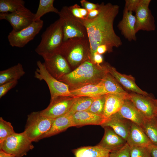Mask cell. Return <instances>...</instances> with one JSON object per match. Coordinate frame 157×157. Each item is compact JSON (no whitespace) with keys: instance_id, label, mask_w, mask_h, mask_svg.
Listing matches in <instances>:
<instances>
[{"instance_id":"cell-1","label":"cell","mask_w":157,"mask_h":157,"mask_svg":"<svg viewBox=\"0 0 157 157\" xmlns=\"http://www.w3.org/2000/svg\"><path fill=\"white\" fill-rule=\"evenodd\" d=\"M100 13L95 18L81 20L86 30L90 45L89 60H91L96 53L98 47L105 44L110 52L113 47L118 48L122 44L120 38L115 33L113 24L119 11V6L108 3L100 4Z\"/></svg>"},{"instance_id":"cell-2","label":"cell","mask_w":157,"mask_h":157,"mask_svg":"<svg viewBox=\"0 0 157 157\" xmlns=\"http://www.w3.org/2000/svg\"><path fill=\"white\" fill-rule=\"evenodd\" d=\"M107 64L98 65L87 60L58 80L68 85L70 90L89 84H98L108 73Z\"/></svg>"},{"instance_id":"cell-3","label":"cell","mask_w":157,"mask_h":157,"mask_svg":"<svg viewBox=\"0 0 157 157\" xmlns=\"http://www.w3.org/2000/svg\"><path fill=\"white\" fill-rule=\"evenodd\" d=\"M59 51L69 66L78 67L89 60L90 45L88 38H75L63 42Z\"/></svg>"},{"instance_id":"cell-4","label":"cell","mask_w":157,"mask_h":157,"mask_svg":"<svg viewBox=\"0 0 157 157\" xmlns=\"http://www.w3.org/2000/svg\"><path fill=\"white\" fill-rule=\"evenodd\" d=\"M63 38L62 24L58 19L42 33L40 42L35 51L42 57L58 51L63 42Z\"/></svg>"},{"instance_id":"cell-5","label":"cell","mask_w":157,"mask_h":157,"mask_svg":"<svg viewBox=\"0 0 157 157\" xmlns=\"http://www.w3.org/2000/svg\"><path fill=\"white\" fill-rule=\"evenodd\" d=\"M54 120L42 115L40 111L33 112L28 115L24 132L32 142H38L50 130Z\"/></svg>"},{"instance_id":"cell-6","label":"cell","mask_w":157,"mask_h":157,"mask_svg":"<svg viewBox=\"0 0 157 157\" xmlns=\"http://www.w3.org/2000/svg\"><path fill=\"white\" fill-rule=\"evenodd\" d=\"M58 15L63 29V42L75 38H88L85 26L80 19L72 14L68 6H63Z\"/></svg>"},{"instance_id":"cell-7","label":"cell","mask_w":157,"mask_h":157,"mask_svg":"<svg viewBox=\"0 0 157 157\" xmlns=\"http://www.w3.org/2000/svg\"><path fill=\"white\" fill-rule=\"evenodd\" d=\"M36 65L38 67L35 72L34 77L40 81L45 82L49 89L51 98L60 96L75 97L71 94L68 85L51 75L43 63L38 60Z\"/></svg>"},{"instance_id":"cell-8","label":"cell","mask_w":157,"mask_h":157,"mask_svg":"<svg viewBox=\"0 0 157 157\" xmlns=\"http://www.w3.org/2000/svg\"><path fill=\"white\" fill-rule=\"evenodd\" d=\"M24 132L15 133L0 143V149L13 155L22 157L34 147Z\"/></svg>"},{"instance_id":"cell-9","label":"cell","mask_w":157,"mask_h":157,"mask_svg":"<svg viewBox=\"0 0 157 157\" xmlns=\"http://www.w3.org/2000/svg\"><path fill=\"white\" fill-rule=\"evenodd\" d=\"M44 25L40 19L34 21L28 26L18 31L12 30L8 36L10 45L12 47L23 48L39 33Z\"/></svg>"},{"instance_id":"cell-10","label":"cell","mask_w":157,"mask_h":157,"mask_svg":"<svg viewBox=\"0 0 157 157\" xmlns=\"http://www.w3.org/2000/svg\"><path fill=\"white\" fill-rule=\"evenodd\" d=\"M78 97L60 96L51 98L48 106L40 111V113L44 116L55 119L67 113Z\"/></svg>"},{"instance_id":"cell-11","label":"cell","mask_w":157,"mask_h":157,"mask_svg":"<svg viewBox=\"0 0 157 157\" xmlns=\"http://www.w3.org/2000/svg\"><path fill=\"white\" fill-rule=\"evenodd\" d=\"M42 57L47 70L57 79L71 72L70 66L67 61L59 51Z\"/></svg>"},{"instance_id":"cell-12","label":"cell","mask_w":157,"mask_h":157,"mask_svg":"<svg viewBox=\"0 0 157 157\" xmlns=\"http://www.w3.org/2000/svg\"><path fill=\"white\" fill-rule=\"evenodd\" d=\"M35 14L25 8L12 13H0V19L7 21L13 30L19 31L30 25L34 21Z\"/></svg>"},{"instance_id":"cell-13","label":"cell","mask_w":157,"mask_h":157,"mask_svg":"<svg viewBox=\"0 0 157 157\" xmlns=\"http://www.w3.org/2000/svg\"><path fill=\"white\" fill-rule=\"evenodd\" d=\"M151 0H141L135 11V31H154L156 29L155 20L149 6Z\"/></svg>"},{"instance_id":"cell-14","label":"cell","mask_w":157,"mask_h":157,"mask_svg":"<svg viewBox=\"0 0 157 157\" xmlns=\"http://www.w3.org/2000/svg\"><path fill=\"white\" fill-rule=\"evenodd\" d=\"M127 99L133 103L145 118H153L157 113L154 99L149 95L144 96L136 93L129 94Z\"/></svg>"},{"instance_id":"cell-15","label":"cell","mask_w":157,"mask_h":157,"mask_svg":"<svg viewBox=\"0 0 157 157\" xmlns=\"http://www.w3.org/2000/svg\"><path fill=\"white\" fill-rule=\"evenodd\" d=\"M132 122L122 117L117 112L106 119L101 126L103 128H111L117 134L126 141Z\"/></svg>"},{"instance_id":"cell-16","label":"cell","mask_w":157,"mask_h":157,"mask_svg":"<svg viewBox=\"0 0 157 157\" xmlns=\"http://www.w3.org/2000/svg\"><path fill=\"white\" fill-rule=\"evenodd\" d=\"M136 22L135 16L132 12L124 10L122 19L118 23L117 27L125 38L130 42L137 39Z\"/></svg>"},{"instance_id":"cell-17","label":"cell","mask_w":157,"mask_h":157,"mask_svg":"<svg viewBox=\"0 0 157 157\" xmlns=\"http://www.w3.org/2000/svg\"><path fill=\"white\" fill-rule=\"evenodd\" d=\"M108 72L119 83L125 88L135 93L144 96L149 94L141 90L136 85L134 78L130 75L122 74L118 72L114 67L107 63Z\"/></svg>"},{"instance_id":"cell-18","label":"cell","mask_w":157,"mask_h":157,"mask_svg":"<svg viewBox=\"0 0 157 157\" xmlns=\"http://www.w3.org/2000/svg\"><path fill=\"white\" fill-rule=\"evenodd\" d=\"M103 128L104 134L98 145L111 152L120 149L126 144V141L117 134L111 128L109 127Z\"/></svg>"},{"instance_id":"cell-19","label":"cell","mask_w":157,"mask_h":157,"mask_svg":"<svg viewBox=\"0 0 157 157\" xmlns=\"http://www.w3.org/2000/svg\"><path fill=\"white\" fill-rule=\"evenodd\" d=\"M71 117L73 126L88 125L101 126L106 119L103 115H96L86 110L76 112Z\"/></svg>"},{"instance_id":"cell-20","label":"cell","mask_w":157,"mask_h":157,"mask_svg":"<svg viewBox=\"0 0 157 157\" xmlns=\"http://www.w3.org/2000/svg\"><path fill=\"white\" fill-rule=\"evenodd\" d=\"M126 141L130 147H148L152 144L142 129L133 122Z\"/></svg>"},{"instance_id":"cell-21","label":"cell","mask_w":157,"mask_h":157,"mask_svg":"<svg viewBox=\"0 0 157 157\" xmlns=\"http://www.w3.org/2000/svg\"><path fill=\"white\" fill-rule=\"evenodd\" d=\"M129 94H106L103 114L105 119L119 112L124 100L127 99Z\"/></svg>"},{"instance_id":"cell-22","label":"cell","mask_w":157,"mask_h":157,"mask_svg":"<svg viewBox=\"0 0 157 157\" xmlns=\"http://www.w3.org/2000/svg\"><path fill=\"white\" fill-rule=\"evenodd\" d=\"M118 113L123 117L141 126L145 118L129 100L126 99Z\"/></svg>"},{"instance_id":"cell-23","label":"cell","mask_w":157,"mask_h":157,"mask_svg":"<svg viewBox=\"0 0 157 157\" xmlns=\"http://www.w3.org/2000/svg\"><path fill=\"white\" fill-rule=\"evenodd\" d=\"M71 94L75 97H85L96 98L106 94L103 86L99 83L89 84L70 90Z\"/></svg>"},{"instance_id":"cell-24","label":"cell","mask_w":157,"mask_h":157,"mask_svg":"<svg viewBox=\"0 0 157 157\" xmlns=\"http://www.w3.org/2000/svg\"><path fill=\"white\" fill-rule=\"evenodd\" d=\"M73 152L75 157H109L110 151L97 145L80 147Z\"/></svg>"},{"instance_id":"cell-25","label":"cell","mask_w":157,"mask_h":157,"mask_svg":"<svg viewBox=\"0 0 157 157\" xmlns=\"http://www.w3.org/2000/svg\"><path fill=\"white\" fill-rule=\"evenodd\" d=\"M25 74L22 65L20 63L0 72V85L14 81H18Z\"/></svg>"},{"instance_id":"cell-26","label":"cell","mask_w":157,"mask_h":157,"mask_svg":"<svg viewBox=\"0 0 157 157\" xmlns=\"http://www.w3.org/2000/svg\"><path fill=\"white\" fill-rule=\"evenodd\" d=\"M72 126H73L71 116L65 114L54 119L50 130L44 136L43 138L59 133Z\"/></svg>"},{"instance_id":"cell-27","label":"cell","mask_w":157,"mask_h":157,"mask_svg":"<svg viewBox=\"0 0 157 157\" xmlns=\"http://www.w3.org/2000/svg\"><path fill=\"white\" fill-rule=\"evenodd\" d=\"M99 83L103 86L106 94H128L108 72Z\"/></svg>"},{"instance_id":"cell-28","label":"cell","mask_w":157,"mask_h":157,"mask_svg":"<svg viewBox=\"0 0 157 157\" xmlns=\"http://www.w3.org/2000/svg\"><path fill=\"white\" fill-rule=\"evenodd\" d=\"M141 127L152 143L157 145V122L154 117L145 118Z\"/></svg>"},{"instance_id":"cell-29","label":"cell","mask_w":157,"mask_h":157,"mask_svg":"<svg viewBox=\"0 0 157 157\" xmlns=\"http://www.w3.org/2000/svg\"><path fill=\"white\" fill-rule=\"evenodd\" d=\"M95 98L85 97H78L66 114L71 116L76 112L87 110L90 107Z\"/></svg>"},{"instance_id":"cell-30","label":"cell","mask_w":157,"mask_h":157,"mask_svg":"<svg viewBox=\"0 0 157 157\" xmlns=\"http://www.w3.org/2000/svg\"><path fill=\"white\" fill-rule=\"evenodd\" d=\"M54 0H40L37 11L35 14L34 21L40 20L45 14L53 12L58 14L59 11L53 6Z\"/></svg>"},{"instance_id":"cell-31","label":"cell","mask_w":157,"mask_h":157,"mask_svg":"<svg viewBox=\"0 0 157 157\" xmlns=\"http://www.w3.org/2000/svg\"><path fill=\"white\" fill-rule=\"evenodd\" d=\"M23 0H0V13H12L23 9L25 6Z\"/></svg>"},{"instance_id":"cell-32","label":"cell","mask_w":157,"mask_h":157,"mask_svg":"<svg viewBox=\"0 0 157 157\" xmlns=\"http://www.w3.org/2000/svg\"><path fill=\"white\" fill-rule=\"evenodd\" d=\"M105 95L95 98L90 107L86 111L96 115L103 116Z\"/></svg>"},{"instance_id":"cell-33","label":"cell","mask_w":157,"mask_h":157,"mask_svg":"<svg viewBox=\"0 0 157 157\" xmlns=\"http://www.w3.org/2000/svg\"><path fill=\"white\" fill-rule=\"evenodd\" d=\"M15 133L11 124L0 118V143Z\"/></svg>"},{"instance_id":"cell-34","label":"cell","mask_w":157,"mask_h":157,"mask_svg":"<svg viewBox=\"0 0 157 157\" xmlns=\"http://www.w3.org/2000/svg\"><path fill=\"white\" fill-rule=\"evenodd\" d=\"M130 147V157H152L148 147L139 146Z\"/></svg>"},{"instance_id":"cell-35","label":"cell","mask_w":157,"mask_h":157,"mask_svg":"<svg viewBox=\"0 0 157 157\" xmlns=\"http://www.w3.org/2000/svg\"><path fill=\"white\" fill-rule=\"evenodd\" d=\"M109 157H130L129 146L126 143L120 149L110 152Z\"/></svg>"},{"instance_id":"cell-36","label":"cell","mask_w":157,"mask_h":157,"mask_svg":"<svg viewBox=\"0 0 157 157\" xmlns=\"http://www.w3.org/2000/svg\"><path fill=\"white\" fill-rule=\"evenodd\" d=\"M18 83V81H14L0 85V98L4 96L9 91L15 87Z\"/></svg>"},{"instance_id":"cell-37","label":"cell","mask_w":157,"mask_h":157,"mask_svg":"<svg viewBox=\"0 0 157 157\" xmlns=\"http://www.w3.org/2000/svg\"><path fill=\"white\" fill-rule=\"evenodd\" d=\"M141 0H126L124 10L128 11L135 12Z\"/></svg>"},{"instance_id":"cell-38","label":"cell","mask_w":157,"mask_h":157,"mask_svg":"<svg viewBox=\"0 0 157 157\" xmlns=\"http://www.w3.org/2000/svg\"><path fill=\"white\" fill-rule=\"evenodd\" d=\"M81 5L83 8L88 11L99 8L100 4L91 3L86 0H82L80 1Z\"/></svg>"},{"instance_id":"cell-39","label":"cell","mask_w":157,"mask_h":157,"mask_svg":"<svg viewBox=\"0 0 157 157\" xmlns=\"http://www.w3.org/2000/svg\"><path fill=\"white\" fill-rule=\"evenodd\" d=\"M80 6L77 4L68 7L69 9L72 14L75 17L81 20L83 19L79 10Z\"/></svg>"},{"instance_id":"cell-40","label":"cell","mask_w":157,"mask_h":157,"mask_svg":"<svg viewBox=\"0 0 157 157\" xmlns=\"http://www.w3.org/2000/svg\"><path fill=\"white\" fill-rule=\"evenodd\" d=\"M91 61L96 64L100 65L103 62V57L101 55L96 53L93 56Z\"/></svg>"},{"instance_id":"cell-41","label":"cell","mask_w":157,"mask_h":157,"mask_svg":"<svg viewBox=\"0 0 157 157\" xmlns=\"http://www.w3.org/2000/svg\"><path fill=\"white\" fill-rule=\"evenodd\" d=\"M99 7L98 9H95L88 11V14L87 19H91L96 17L100 13V10Z\"/></svg>"},{"instance_id":"cell-42","label":"cell","mask_w":157,"mask_h":157,"mask_svg":"<svg viewBox=\"0 0 157 157\" xmlns=\"http://www.w3.org/2000/svg\"><path fill=\"white\" fill-rule=\"evenodd\" d=\"M107 51L110 52L108 47L106 45L102 44L98 47L96 53L102 55Z\"/></svg>"},{"instance_id":"cell-43","label":"cell","mask_w":157,"mask_h":157,"mask_svg":"<svg viewBox=\"0 0 157 157\" xmlns=\"http://www.w3.org/2000/svg\"><path fill=\"white\" fill-rule=\"evenodd\" d=\"M148 147L152 157H157V145L152 144Z\"/></svg>"},{"instance_id":"cell-44","label":"cell","mask_w":157,"mask_h":157,"mask_svg":"<svg viewBox=\"0 0 157 157\" xmlns=\"http://www.w3.org/2000/svg\"><path fill=\"white\" fill-rule=\"evenodd\" d=\"M79 10L80 14L83 18V19H87L88 14V11L84 8H81V7L79 8Z\"/></svg>"},{"instance_id":"cell-45","label":"cell","mask_w":157,"mask_h":157,"mask_svg":"<svg viewBox=\"0 0 157 157\" xmlns=\"http://www.w3.org/2000/svg\"><path fill=\"white\" fill-rule=\"evenodd\" d=\"M0 157H14V156L11 154L0 150Z\"/></svg>"},{"instance_id":"cell-46","label":"cell","mask_w":157,"mask_h":157,"mask_svg":"<svg viewBox=\"0 0 157 157\" xmlns=\"http://www.w3.org/2000/svg\"><path fill=\"white\" fill-rule=\"evenodd\" d=\"M154 102L155 104V105L157 108V99H154Z\"/></svg>"},{"instance_id":"cell-47","label":"cell","mask_w":157,"mask_h":157,"mask_svg":"<svg viewBox=\"0 0 157 157\" xmlns=\"http://www.w3.org/2000/svg\"><path fill=\"white\" fill-rule=\"evenodd\" d=\"M154 118L157 122V113H156V115L154 117Z\"/></svg>"}]
</instances>
